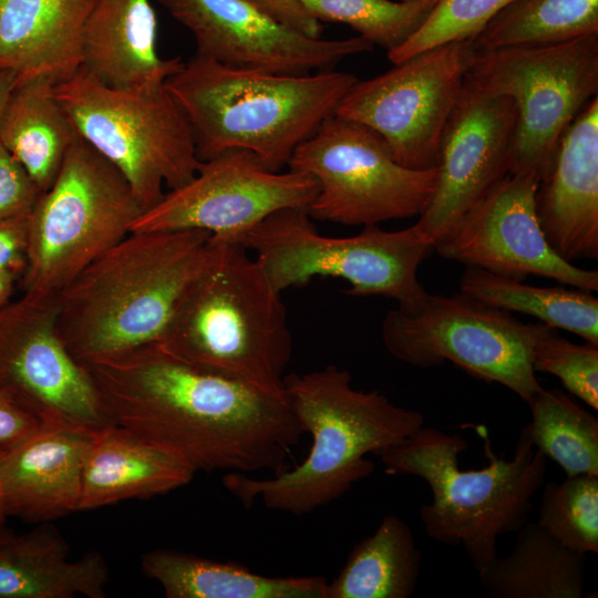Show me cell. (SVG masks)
I'll return each mask as SVG.
<instances>
[{
	"label": "cell",
	"mask_w": 598,
	"mask_h": 598,
	"mask_svg": "<svg viewBox=\"0 0 598 598\" xmlns=\"http://www.w3.org/2000/svg\"><path fill=\"white\" fill-rule=\"evenodd\" d=\"M83 367L113 424L195 473L278 474L305 434L286 393L202 370L157 342Z\"/></svg>",
	"instance_id": "cell-1"
},
{
	"label": "cell",
	"mask_w": 598,
	"mask_h": 598,
	"mask_svg": "<svg viewBox=\"0 0 598 598\" xmlns=\"http://www.w3.org/2000/svg\"><path fill=\"white\" fill-rule=\"evenodd\" d=\"M283 390L312 444L300 464L271 477L226 473L223 485L246 508L259 498L269 509L310 514L373 472L367 454L378 455L424 425L420 412L377 390L354 389L350 372L334 364L285 375Z\"/></svg>",
	"instance_id": "cell-2"
},
{
	"label": "cell",
	"mask_w": 598,
	"mask_h": 598,
	"mask_svg": "<svg viewBox=\"0 0 598 598\" xmlns=\"http://www.w3.org/2000/svg\"><path fill=\"white\" fill-rule=\"evenodd\" d=\"M202 229L131 231L56 297L59 334L82 365L158 342L205 265Z\"/></svg>",
	"instance_id": "cell-3"
},
{
	"label": "cell",
	"mask_w": 598,
	"mask_h": 598,
	"mask_svg": "<svg viewBox=\"0 0 598 598\" xmlns=\"http://www.w3.org/2000/svg\"><path fill=\"white\" fill-rule=\"evenodd\" d=\"M357 81L348 72L282 74L196 54L165 86L187 116L200 162L244 150L280 172Z\"/></svg>",
	"instance_id": "cell-4"
},
{
	"label": "cell",
	"mask_w": 598,
	"mask_h": 598,
	"mask_svg": "<svg viewBox=\"0 0 598 598\" xmlns=\"http://www.w3.org/2000/svg\"><path fill=\"white\" fill-rule=\"evenodd\" d=\"M238 243L210 237L208 258L157 342L202 370L285 394L292 336L281 293Z\"/></svg>",
	"instance_id": "cell-5"
},
{
	"label": "cell",
	"mask_w": 598,
	"mask_h": 598,
	"mask_svg": "<svg viewBox=\"0 0 598 598\" xmlns=\"http://www.w3.org/2000/svg\"><path fill=\"white\" fill-rule=\"evenodd\" d=\"M467 448L458 434L423 425L378 455L388 474L414 475L427 483L432 502L420 508L424 532L435 542L462 546L480 573L496 556L498 537L527 523L547 457L533 445L526 426L511 460L496 456L486 439L488 465L463 470L457 456Z\"/></svg>",
	"instance_id": "cell-6"
},
{
	"label": "cell",
	"mask_w": 598,
	"mask_h": 598,
	"mask_svg": "<svg viewBox=\"0 0 598 598\" xmlns=\"http://www.w3.org/2000/svg\"><path fill=\"white\" fill-rule=\"evenodd\" d=\"M53 94L78 134L128 182L143 213L196 175L200 161L193 131L164 83L107 86L81 68L54 84Z\"/></svg>",
	"instance_id": "cell-7"
},
{
	"label": "cell",
	"mask_w": 598,
	"mask_h": 598,
	"mask_svg": "<svg viewBox=\"0 0 598 598\" xmlns=\"http://www.w3.org/2000/svg\"><path fill=\"white\" fill-rule=\"evenodd\" d=\"M142 213L123 174L79 135L31 209L22 295L55 300Z\"/></svg>",
	"instance_id": "cell-8"
},
{
	"label": "cell",
	"mask_w": 598,
	"mask_h": 598,
	"mask_svg": "<svg viewBox=\"0 0 598 598\" xmlns=\"http://www.w3.org/2000/svg\"><path fill=\"white\" fill-rule=\"evenodd\" d=\"M238 244L256 251L280 293L318 276L336 277L350 285V296H382L398 307H409L426 292L417 269L433 248L414 225L396 231L369 225L350 237L322 236L300 208L271 214Z\"/></svg>",
	"instance_id": "cell-9"
},
{
	"label": "cell",
	"mask_w": 598,
	"mask_h": 598,
	"mask_svg": "<svg viewBox=\"0 0 598 598\" xmlns=\"http://www.w3.org/2000/svg\"><path fill=\"white\" fill-rule=\"evenodd\" d=\"M556 329L523 322L512 312L462 292H425L409 307L390 310L382 322L384 347L419 368L451 361L468 374L497 382L527 404L543 388L533 369L536 343Z\"/></svg>",
	"instance_id": "cell-10"
},
{
	"label": "cell",
	"mask_w": 598,
	"mask_h": 598,
	"mask_svg": "<svg viewBox=\"0 0 598 598\" xmlns=\"http://www.w3.org/2000/svg\"><path fill=\"white\" fill-rule=\"evenodd\" d=\"M465 79L514 101L511 173L539 181L563 132L598 96V32L550 45L475 51Z\"/></svg>",
	"instance_id": "cell-11"
},
{
	"label": "cell",
	"mask_w": 598,
	"mask_h": 598,
	"mask_svg": "<svg viewBox=\"0 0 598 598\" xmlns=\"http://www.w3.org/2000/svg\"><path fill=\"white\" fill-rule=\"evenodd\" d=\"M290 169L311 175L318 193L307 213L343 225H378L420 216L436 187L437 166L398 163L370 127L331 115L293 152Z\"/></svg>",
	"instance_id": "cell-12"
},
{
	"label": "cell",
	"mask_w": 598,
	"mask_h": 598,
	"mask_svg": "<svg viewBox=\"0 0 598 598\" xmlns=\"http://www.w3.org/2000/svg\"><path fill=\"white\" fill-rule=\"evenodd\" d=\"M475 50L472 39L417 53L367 81H357L334 115L378 133L401 165L437 166L441 136Z\"/></svg>",
	"instance_id": "cell-13"
},
{
	"label": "cell",
	"mask_w": 598,
	"mask_h": 598,
	"mask_svg": "<svg viewBox=\"0 0 598 598\" xmlns=\"http://www.w3.org/2000/svg\"><path fill=\"white\" fill-rule=\"evenodd\" d=\"M318 189L309 174L274 172L251 152L228 151L200 162L193 179L165 193L131 231L202 229L214 239L238 243L278 210H307Z\"/></svg>",
	"instance_id": "cell-14"
},
{
	"label": "cell",
	"mask_w": 598,
	"mask_h": 598,
	"mask_svg": "<svg viewBox=\"0 0 598 598\" xmlns=\"http://www.w3.org/2000/svg\"><path fill=\"white\" fill-rule=\"evenodd\" d=\"M0 395L43 424H113L86 369L56 328V299L21 296L0 308Z\"/></svg>",
	"instance_id": "cell-15"
},
{
	"label": "cell",
	"mask_w": 598,
	"mask_h": 598,
	"mask_svg": "<svg viewBox=\"0 0 598 598\" xmlns=\"http://www.w3.org/2000/svg\"><path fill=\"white\" fill-rule=\"evenodd\" d=\"M516 123L509 96L464 79L441 136L435 190L414 224L433 247L511 173Z\"/></svg>",
	"instance_id": "cell-16"
},
{
	"label": "cell",
	"mask_w": 598,
	"mask_h": 598,
	"mask_svg": "<svg viewBox=\"0 0 598 598\" xmlns=\"http://www.w3.org/2000/svg\"><path fill=\"white\" fill-rule=\"evenodd\" d=\"M537 184L530 174L509 173L433 248L498 276L523 281L532 275L597 291V270L564 260L548 245L535 213Z\"/></svg>",
	"instance_id": "cell-17"
},
{
	"label": "cell",
	"mask_w": 598,
	"mask_h": 598,
	"mask_svg": "<svg viewBox=\"0 0 598 598\" xmlns=\"http://www.w3.org/2000/svg\"><path fill=\"white\" fill-rule=\"evenodd\" d=\"M157 2L194 35L196 54L229 66L305 74L374 48L360 35L339 40L303 35L245 0Z\"/></svg>",
	"instance_id": "cell-18"
},
{
	"label": "cell",
	"mask_w": 598,
	"mask_h": 598,
	"mask_svg": "<svg viewBox=\"0 0 598 598\" xmlns=\"http://www.w3.org/2000/svg\"><path fill=\"white\" fill-rule=\"evenodd\" d=\"M535 213L560 258H598V96L560 135L537 184Z\"/></svg>",
	"instance_id": "cell-19"
},
{
	"label": "cell",
	"mask_w": 598,
	"mask_h": 598,
	"mask_svg": "<svg viewBox=\"0 0 598 598\" xmlns=\"http://www.w3.org/2000/svg\"><path fill=\"white\" fill-rule=\"evenodd\" d=\"M95 432L42 424L0 455L6 516L47 523L78 512L84 458Z\"/></svg>",
	"instance_id": "cell-20"
},
{
	"label": "cell",
	"mask_w": 598,
	"mask_h": 598,
	"mask_svg": "<svg viewBox=\"0 0 598 598\" xmlns=\"http://www.w3.org/2000/svg\"><path fill=\"white\" fill-rule=\"evenodd\" d=\"M95 0H0V71L55 84L82 68L83 29Z\"/></svg>",
	"instance_id": "cell-21"
},
{
	"label": "cell",
	"mask_w": 598,
	"mask_h": 598,
	"mask_svg": "<svg viewBox=\"0 0 598 598\" xmlns=\"http://www.w3.org/2000/svg\"><path fill=\"white\" fill-rule=\"evenodd\" d=\"M156 41L150 0H95L83 29L82 68L115 89L164 83L184 62L162 59Z\"/></svg>",
	"instance_id": "cell-22"
},
{
	"label": "cell",
	"mask_w": 598,
	"mask_h": 598,
	"mask_svg": "<svg viewBox=\"0 0 598 598\" xmlns=\"http://www.w3.org/2000/svg\"><path fill=\"white\" fill-rule=\"evenodd\" d=\"M194 475L177 456L111 424L94 433L86 451L78 512L163 495Z\"/></svg>",
	"instance_id": "cell-23"
},
{
	"label": "cell",
	"mask_w": 598,
	"mask_h": 598,
	"mask_svg": "<svg viewBox=\"0 0 598 598\" xmlns=\"http://www.w3.org/2000/svg\"><path fill=\"white\" fill-rule=\"evenodd\" d=\"M70 548L49 522L24 535L0 537V598H103L109 568L99 551L70 559Z\"/></svg>",
	"instance_id": "cell-24"
},
{
	"label": "cell",
	"mask_w": 598,
	"mask_h": 598,
	"mask_svg": "<svg viewBox=\"0 0 598 598\" xmlns=\"http://www.w3.org/2000/svg\"><path fill=\"white\" fill-rule=\"evenodd\" d=\"M144 574L167 598H327L322 576H265L234 563L169 549L143 555Z\"/></svg>",
	"instance_id": "cell-25"
},
{
	"label": "cell",
	"mask_w": 598,
	"mask_h": 598,
	"mask_svg": "<svg viewBox=\"0 0 598 598\" xmlns=\"http://www.w3.org/2000/svg\"><path fill=\"white\" fill-rule=\"evenodd\" d=\"M54 84L48 76L16 82L0 110V143L41 193L53 184L79 136L53 94Z\"/></svg>",
	"instance_id": "cell-26"
},
{
	"label": "cell",
	"mask_w": 598,
	"mask_h": 598,
	"mask_svg": "<svg viewBox=\"0 0 598 598\" xmlns=\"http://www.w3.org/2000/svg\"><path fill=\"white\" fill-rule=\"evenodd\" d=\"M477 574L491 598H580L585 554L563 545L538 522L526 523L512 551L496 555Z\"/></svg>",
	"instance_id": "cell-27"
},
{
	"label": "cell",
	"mask_w": 598,
	"mask_h": 598,
	"mask_svg": "<svg viewBox=\"0 0 598 598\" xmlns=\"http://www.w3.org/2000/svg\"><path fill=\"white\" fill-rule=\"evenodd\" d=\"M421 553L409 525L385 515L374 533L357 543L327 598H408L416 588Z\"/></svg>",
	"instance_id": "cell-28"
},
{
	"label": "cell",
	"mask_w": 598,
	"mask_h": 598,
	"mask_svg": "<svg viewBox=\"0 0 598 598\" xmlns=\"http://www.w3.org/2000/svg\"><path fill=\"white\" fill-rule=\"evenodd\" d=\"M460 292L502 310L529 315L598 346V299L590 291L530 286L466 266Z\"/></svg>",
	"instance_id": "cell-29"
},
{
	"label": "cell",
	"mask_w": 598,
	"mask_h": 598,
	"mask_svg": "<svg viewBox=\"0 0 598 598\" xmlns=\"http://www.w3.org/2000/svg\"><path fill=\"white\" fill-rule=\"evenodd\" d=\"M598 32V0H514L472 39L475 51L540 47Z\"/></svg>",
	"instance_id": "cell-30"
},
{
	"label": "cell",
	"mask_w": 598,
	"mask_h": 598,
	"mask_svg": "<svg viewBox=\"0 0 598 598\" xmlns=\"http://www.w3.org/2000/svg\"><path fill=\"white\" fill-rule=\"evenodd\" d=\"M528 405L533 445L568 477L598 475V419L559 389H542Z\"/></svg>",
	"instance_id": "cell-31"
},
{
	"label": "cell",
	"mask_w": 598,
	"mask_h": 598,
	"mask_svg": "<svg viewBox=\"0 0 598 598\" xmlns=\"http://www.w3.org/2000/svg\"><path fill=\"white\" fill-rule=\"evenodd\" d=\"M319 21L350 25L388 52L402 45L429 18L440 0H300Z\"/></svg>",
	"instance_id": "cell-32"
},
{
	"label": "cell",
	"mask_w": 598,
	"mask_h": 598,
	"mask_svg": "<svg viewBox=\"0 0 598 598\" xmlns=\"http://www.w3.org/2000/svg\"><path fill=\"white\" fill-rule=\"evenodd\" d=\"M538 523L580 554L598 553V475L566 476L545 485Z\"/></svg>",
	"instance_id": "cell-33"
},
{
	"label": "cell",
	"mask_w": 598,
	"mask_h": 598,
	"mask_svg": "<svg viewBox=\"0 0 598 598\" xmlns=\"http://www.w3.org/2000/svg\"><path fill=\"white\" fill-rule=\"evenodd\" d=\"M514 0H440L424 23L402 45L388 52L399 64L409 58L452 41L473 39Z\"/></svg>",
	"instance_id": "cell-34"
},
{
	"label": "cell",
	"mask_w": 598,
	"mask_h": 598,
	"mask_svg": "<svg viewBox=\"0 0 598 598\" xmlns=\"http://www.w3.org/2000/svg\"><path fill=\"white\" fill-rule=\"evenodd\" d=\"M533 369L557 377L566 390L598 410V346L577 344L557 334L542 338L533 350Z\"/></svg>",
	"instance_id": "cell-35"
},
{
	"label": "cell",
	"mask_w": 598,
	"mask_h": 598,
	"mask_svg": "<svg viewBox=\"0 0 598 598\" xmlns=\"http://www.w3.org/2000/svg\"><path fill=\"white\" fill-rule=\"evenodd\" d=\"M41 190L0 143V221L30 212Z\"/></svg>",
	"instance_id": "cell-36"
},
{
	"label": "cell",
	"mask_w": 598,
	"mask_h": 598,
	"mask_svg": "<svg viewBox=\"0 0 598 598\" xmlns=\"http://www.w3.org/2000/svg\"><path fill=\"white\" fill-rule=\"evenodd\" d=\"M30 212L0 221V270L21 275L27 262Z\"/></svg>",
	"instance_id": "cell-37"
},
{
	"label": "cell",
	"mask_w": 598,
	"mask_h": 598,
	"mask_svg": "<svg viewBox=\"0 0 598 598\" xmlns=\"http://www.w3.org/2000/svg\"><path fill=\"white\" fill-rule=\"evenodd\" d=\"M281 23L310 38H320L322 24L312 17L300 0H245Z\"/></svg>",
	"instance_id": "cell-38"
},
{
	"label": "cell",
	"mask_w": 598,
	"mask_h": 598,
	"mask_svg": "<svg viewBox=\"0 0 598 598\" xmlns=\"http://www.w3.org/2000/svg\"><path fill=\"white\" fill-rule=\"evenodd\" d=\"M42 424L0 395V455L32 435Z\"/></svg>",
	"instance_id": "cell-39"
},
{
	"label": "cell",
	"mask_w": 598,
	"mask_h": 598,
	"mask_svg": "<svg viewBox=\"0 0 598 598\" xmlns=\"http://www.w3.org/2000/svg\"><path fill=\"white\" fill-rule=\"evenodd\" d=\"M21 275L11 270H0V308L12 300L19 288Z\"/></svg>",
	"instance_id": "cell-40"
},
{
	"label": "cell",
	"mask_w": 598,
	"mask_h": 598,
	"mask_svg": "<svg viewBox=\"0 0 598 598\" xmlns=\"http://www.w3.org/2000/svg\"><path fill=\"white\" fill-rule=\"evenodd\" d=\"M17 82V76L10 71H0V110L6 102L9 93Z\"/></svg>",
	"instance_id": "cell-41"
},
{
	"label": "cell",
	"mask_w": 598,
	"mask_h": 598,
	"mask_svg": "<svg viewBox=\"0 0 598 598\" xmlns=\"http://www.w3.org/2000/svg\"><path fill=\"white\" fill-rule=\"evenodd\" d=\"M6 518L7 516L3 509L2 495H1V488H0V530L4 529Z\"/></svg>",
	"instance_id": "cell-42"
},
{
	"label": "cell",
	"mask_w": 598,
	"mask_h": 598,
	"mask_svg": "<svg viewBox=\"0 0 598 598\" xmlns=\"http://www.w3.org/2000/svg\"><path fill=\"white\" fill-rule=\"evenodd\" d=\"M6 533V528L0 530V537Z\"/></svg>",
	"instance_id": "cell-43"
}]
</instances>
